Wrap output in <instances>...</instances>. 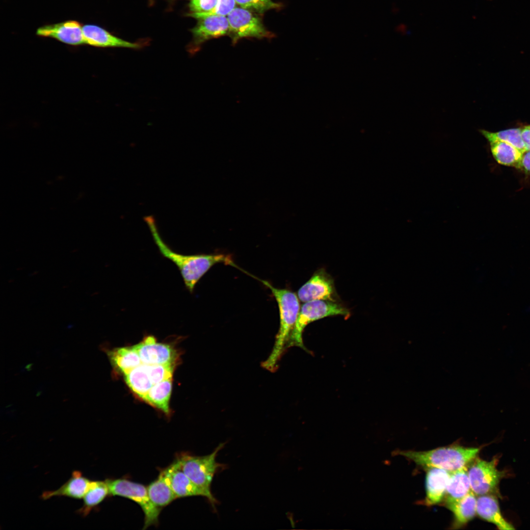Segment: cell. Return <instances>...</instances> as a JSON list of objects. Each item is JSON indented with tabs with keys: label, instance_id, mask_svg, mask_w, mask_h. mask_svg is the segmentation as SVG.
Wrapping results in <instances>:
<instances>
[{
	"label": "cell",
	"instance_id": "15",
	"mask_svg": "<svg viewBox=\"0 0 530 530\" xmlns=\"http://www.w3.org/2000/svg\"><path fill=\"white\" fill-rule=\"evenodd\" d=\"M426 470V495L423 503L424 505L431 506L443 501L450 472L436 468H428Z\"/></svg>",
	"mask_w": 530,
	"mask_h": 530
},
{
	"label": "cell",
	"instance_id": "1",
	"mask_svg": "<svg viewBox=\"0 0 530 530\" xmlns=\"http://www.w3.org/2000/svg\"><path fill=\"white\" fill-rule=\"evenodd\" d=\"M144 220L154 240L162 255L173 262L178 267L186 287L192 292L200 279L213 265L222 263L233 265L231 257L224 254L183 255L173 251L160 237L156 222L152 216H147Z\"/></svg>",
	"mask_w": 530,
	"mask_h": 530
},
{
	"label": "cell",
	"instance_id": "28",
	"mask_svg": "<svg viewBox=\"0 0 530 530\" xmlns=\"http://www.w3.org/2000/svg\"><path fill=\"white\" fill-rule=\"evenodd\" d=\"M240 7L259 14L271 9L279 8L281 5L271 0H236Z\"/></svg>",
	"mask_w": 530,
	"mask_h": 530
},
{
	"label": "cell",
	"instance_id": "30",
	"mask_svg": "<svg viewBox=\"0 0 530 530\" xmlns=\"http://www.w3.org/2000/svg\"><path fill=\"white\" fill-rule=\"evenodd\" d=\"M218 0H190L189 6L191 13L210 12L215 6Z\"/></svg>",
	"mask_w": 530,
	"mask_h": 530
},
{
	"label": "cell",
	"instance_id": "4",
	"mask_svg": "<svg viewBox=\"0 0 530 530\" xmlns=\"http://www.w3.org/2000/svg\"><path fill=\"white\" fill-rule=\"evenodd\" d=\"M224 443L220 444L211 453L204 456L182 454L177 459L180 467L188 477L209 497V502L215 507L217 503L211 491L214 475L224 466L217 462L216 457Z\"/></svg>",
	"mask_w": 530,
	"mask_h": 530
},
{
	"label": "cell",
	"instance_id": "20",
	"mask_svg": "<svg viewBox=\"0 0 530 530\" xmlns=\"http://www.w3.org/2000/svg\"><path fill=\"white\" fill-rule=\"evenodd\" d=\"M172 388V378L165 380L153 385L141 399L168 416Z\"/></svg>",
	"mask_w": 530,
	"mask_h": 530
},
{
	"label": "cell",
	"instance_id": "16",
	"mask_svg": "<svg viewBox=\"0 0 530 530\" xmlns=\"http://www.w3.org/2000/svg\"><path fill=\"white\" fill-rule=\"evenodd\" d=\"M91 481L80 471H74L71 477L59 488L55 490L44 492L41 498L48 500L54 497H65L81 499L88 490Z\"/></svg>",
	"mask_w": 530,
	"mask_h": 530
},
{
	"label": "cell",
	"instance_id": "10",
	"mask_svg": "<svg viewBox=\"0 0 530 530\" xmlns=\"http://www.w3.org/2000/svg\"><path fill=\"white\" fill-rule=\"evenodd\" d=\"M297 296L304 303L317 300H337L333 280L323 269L317 271L299 289Z\"/></svg>",
	"mask_w": 530,
	"mask_h": 530
},
{
	"label": "cell",
	"instance_id": "17",
	"mask_svg": "<svg viewBox=\"0 0 530 530\" xmlns=\"http://www.w3.org/2000/svg\"><path fill=\"white\" fill-rule=\"evenodd\" d=\"M477 514L483 520L494 524L500 530H510L514 529L503 516L498 499L494 495L478 496Z\"/></svg>",
	"mask_w": 530,
	"mask_h": 530
},
{
	"label": "cell",
	"instance_id": "18",
	"mask_svg": "<svg viewBox=\"0 0 530 530\" xmlns=\"http://www.w3.org/2000/svg\"><path fill=\"white\" fill-rule=\"evenodd\" d=\"M471 491L468 466H466L450 473L443 501L446 506L459 501Z\"/></svg>",
	"mask_w": 530,
	"mask_h": 530
},
{
	"label": "cell",
	"instance_id": "11",
	"mask_svg": "<svg viewBox=\"0 0 530 530\" xmlns=\"http://www.w3.org/2000/svg\"><path fill=\"white\" fill-rule=\"evenodd\" d=\"M198 22L192 29L191 53L196 52L205 42L229 34V25L226 16L208 15L196 18Z\"/></svg>",
	"mask_w": 530,
	"mask_h": 530
},
{
	"label": "cell",
	"instance_id": "25",
	"mask_svg": "<svg viewBox=\"0 0 530 530\" xmlns=\"http://www.w3.org/2000/svg\"><path fill=\"white\" fill-rule=\"evenodd\" d=\"M125 378L130 389L141 398L153 386L142 363L125 374Z\"/></svg>",
	"mask_w": 530,
	"mask_h": 530
},
{
	"label": "cell",
	"instance_id": "31",
	"mask_svg": "<svg viewBox=\"0 0 530 530\" xmlns=\"http://www.w3.org/2000/svg\"><path fill=\"white\" fill-rule=\"evenodd\" d=\"M521 136L526 151H530V125L521 128Z\"/></svg>",
	"mask_w": 530,
	"mask_h": 530
},
{
	"label": "cell",
	"instance_id": "3",
	"mask_svg": "<svg viewBox=\"0 0 530 530\" xmlns=\"http://www.w3.org/2000/svg\"><path fill=\"white\" fill-rule=\"evenodd\" d=\"M479 450L452 445L426 451L397 450L393 455L403 456L426 469L436 468L451 472L468 466L477 457Z\"/></svg>",
	"mask_w": 530,
	"mask_h": 530
},
{
	"label": "cell",
	"instance_id": "8",
	"mask_svg": "<svg viewBox=\"0 0 530 530\" xmlns=\"http://www.w3.org/2000/svg\"><path fill=\"white\" fill-rule=\"evenodd\" d=\"M248 9L235 7L227 16L229 34L234 44L242 38H271L274 34L267 30L261 19Z\"/></svg>",
	"mask_w": 530,
	"mask_h": 530
},
{
	"label": "cell",
	"instance_id": "29",
	"mask_svg": "<svg viewBox=\"0 0 530 530\" xmlns=\"http://www.w3.org/2000/svg\"><path fill=\"white\" fill-rule=\"evenodd\" d=\"M236 0H218L214 8L210 12L206 13H191L188 15L194 18L202 16L216 15L228 16L236 7Z\"/></svg>",
	"mask_w": 530,
	"mask_h": 530
},
{
	"label": "cell",
	"instance_id": "21",
	"mask_svg": "<svg viewBox=\"0 0 530 530\" xmlns=\"http://www.w3.org/2000/svg\"><path fill=\"white\" fill-rule=\"evenodd\" d=\"M109 495L107 483L105 481L91 480L89 487L83 497V504L77 512L83 517H86Z\"/></svg>",
	"mask_w": 530,
	"mask_h": 530
},
{
	"label": "cell",
	"instance_id": "6",
	"mask_svg": "<svg viewBox=\"0 0 530 530\" xmlns=\"http://www.w3.org/2000/svg\"><path fill=\"white\" fill-rule=\"evenodd\" d=\"M105 480L108 487L109 495L125 497L140 506L144 514L143 529L158 524L161 509L152 503L146 487L124 478H107Z\"/></svg>",
	"mask_w": 530,
	"mask_h": 530
},
{
	"label": "cell",
	"instance_id": "24",
	"mask_svg": "<svg viewBox=\"0 0 530 530\" xmlns=\"http://www.w3.org/2000/svg\"><path fill=\"white\" fill-rule=\"evenodd\" d=\"M109 356L112 364L124 374L142 364L133 346L114 349L109 352Z\"/></svg>",
	"mask_w": 530,
	"mask_h": 530
},
{
	"label": "cell",
	"instance_id": "19",
	"mask_svg": "<svg viewBox=\"0 0 530 530\" xmlns=\"http://www.w3.org/2000/svg\"><path fill=\"white\" fill-rule=\"evenodd\" d=\"M477 500L476 495L471 491L459 501L446 505L453 515L451 529L463 527L474 518L477 514Z\"/></svg>",
	"mask_w": 530,
	"mask_h": 530
},
{
	"label": "cell",
	"instance_id": "7",
	"mask_svg": "<svg viewBox=\"0 0 530 530\" xmlns=\"http://www.w3.org/2000/svg\"><path fill=\"white\" fill-rule=\"evenodd\" d=\"M497 459L486 461L475 458L468 466L472 491L476 496L496 494L504 472L497 468Z\"/></svg>",
	"mask_w": 530,
	"mask_h": 530
},
{
	"label": "cell",
	"instance_id": "22",
	"mask_svg": "<svg viewBox=\"0 0 530 530\" xmlns=\"http://www.w3.org/2000/svg\"><path fill=\"white\" fill-rule=\"evenodd\" d=\"M490 145L492 155L498 163L521 169L524 153L512 145L504 142H491Z\"/></svg>",
	"mask_w": 530,
	"mask_h": 530
},
{
	"label": "cell",
	"instance_id": "32",
	"mask_svg": "<svg viewBox=\"0 0 530 530\" xmlns=\"http://www.w3.org/2000/svg\"><path fill=\"white\" fill-rule=\"evenodd\" d=\"M521 169L523 170L526 173L530 174V151L524 153Z\"/></svg>",
	"mask_w": 530,
	"mask_h": 530
},
{
	"label": "cell",
	"instance_id": "2",
	"mask_svg": "<svg viewBox=\"0 0 530 530\" xmlns=\"http://www.w3.org/2000/svg\"><path fill=\"white\" fill-rule=\"evenodd\" d=\"M271 291L278 303L280 313V326L274 345L268 358L262 366L265 369L274 372L278 362L287 348L291 333L293 329L300 309L298 296L293 292L284 289L274 287L268 282L262 280Z\"/></svg>",
	"mask_w": 530,
	"mask_h": 530
},
{
	"label": "cell",
	"instance_id": "14",
	"mask_svg": "<svg viewBox=\"0 0 530 530\" xmlns=\"http://www.w3.org/2000/svg\"><path fill=\"white\" fill-rule=\"evenodd\" d=\"M85 44L100 48H127L139 49L141 45L130 42L111 34L100 26L87 24L82 26Z\"/></svg>",
	"mask_w": 530,
	"mask_h": 530
},
{
	"label": "cell",
	"instance_id": "9",
	"mask_svg": "<svg viewBox=\"0 0 530 530\" xmlns=\"http://www.w3.org/2000/svg\"><path fill=\"white\" fill-rule=\"evenodd\" d=\"M133 347L137 352L142 364L176 365L178 361L176 350L168 344L158 342L153 336L145 337Z\"/></svg>",
	"mask_w": 530,
	"mask_h": 530
},
{
	"label": "cell",
	"instance_id": "23",
	"mask_svg": "<svg viewBox=\"0 0 530 530\" xmlns=\"http://www.w3.org/2000/svg\"><path fill=\"white\" fill-rule=\"evenodd\" d=\"M147 488L151 502L156 506L161 509L178 499L160 474L158 478L152 482Z\"/></svg>",
	"mask_w": 530,
	"mask_h": 530
},
{
	"label": "cell",
	"instance_id": "12",
	"mask_svg": "<svg viewBox=\"0 0 530 530\" xmlns=\"http://www.w3.org/2000/svg\"><path fill=\"white\" fill-rule=\"evenodd\" d=\"M36 34L41 37L54 38L70 45L85 44L82 26L75 20L43 26L37 29Z\"/></svg>",
	"mask_w": 530,
	"mask_h": 530
},
{
	"label": "cell",
	"instance_id": "26",
	"mask_svg": "<svg viewBox=\"0 0 530 530\" xmlns=\"http://www.w3.org/2000/svg\"><path fill=\"white\" fill-rule=\"evenodd\" d=\"M480 132L489 142H505L515 147L523 153L526 152L521 136V128H512L495 132L484 130Z\"/></svg>",
	"mask_w": 530,
	"mask_h": 530
},
{
	"label": "cell",
	"instance_id": "27",
	"mask_svg": "<svg viewBox=\"0 0 530 530\" xmlns=\"http://www.w3.org/2000/svg\"><path fill=\"white\" fill-rule=\"evenodd\" d=\"M143 364L153 386L165 380L172 378L176 366L169 364Z\"/></svg>",
	"mask_w": 530,
	"mask_h": 530
},
{
	"label": "cell",
	"instance_id": "13",
	"mask_svg": "<svg viewBox=\"0 0 530 530\" xmlns=\"http://www.w3.org/2000/svg\"><path fill=\"white\" fill-rule=\"evenodd\" d=\"M170 486L177 498L203 496L209 501L208 495L194 484L183 472L177 460L160 472V474Z\"/></svg>",
	"mask_w": 530,
	"mask_h": 530
},
{
	"label": "cell",
	"instance_id": "5",
	"mask_svg": "<svg viewBox=\"0 0 530 530\" xmlns=\"http://www.w3.org/2000/svg\"><path fill=\"white\" fill-rule=\"evenodd\" d=\"M337 315L347 317L349 315V312L345 307L336 301L317 300L304 302L300 308L287 347L297 346L306 349L302 338L306 326L314 321Z\"/></svg>",
	"mask_w": 530,
	"mask_h": 530
}]
</instances>
